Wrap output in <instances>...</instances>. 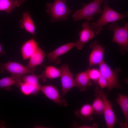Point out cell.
<instances>
[{
  "mask_svg": "<svg viewBox=\"0 0 128 128\" xmlns=\"http://www.w3.org/2000/svg\"><path fill=\"white\" fill-rule=\"evenodd\" d=\"M66 0H55L53 3L46 4V11L51 17V22L68 19L72 11L66 5Z\"/></svg>",
  "mask_w": 128,
  "mask_h": 128,
  "instance_id": "2",
  "label": "cell"
},
{
  "mask_svg": "<svg viewBox=\"0 0 128 128\" xmlns=\"http://www.w3.org/2000/svg\"><path fill=\"white\" fill-rule=\"evenodd\" d=\"M20 5L15 0H0V11L9 14Z\"/></svg>",
  "mask_w": 128,
  "mask_h": 128,
  "instance_id": "21",
  "label": "cell"
},
{
  "mask_svg": "<svg viewBox=\"0 0 128 128\" xmlns=\"http://www.w3.org/2000/svg\"><path fill=\"white\" fill-rule=\"evenodd\" d=\"M90 47L92 49L89 58V67L99 64L103 60L105 48L97 40L91 43Z\"/></svg>",
  "mask_w": 128,
  "mask_h": 128,
  "instance_id": "9",
  "label": "cell"
},
{
  "mask_svg": "<svg viewBox=\"0 0 128 128\" xmlns=\"http://www.w3.org/2000/svg\"><path fill=\"white\" fill-rule=\"evenodd\" d=\"M75 45V43L70 42L58 47L48 54L47 58L48 60L56 64L59 63L61 60L59 57L68 51Z\"/></svg>",
  "mask_w": 128,
  "mask_h": 128,
  "instance_id": "12",
  "label": "cell"
},
{
  "mask_svg": "<svg viewBox=\"0 0 128 128\" xmlns=\"http://www.w3.org/2000/svg\"><path fill=\"white\" fill-rule=\"evenodd\" d=\"M40 91L47 97L58 105L63 106H67L68 104L67 101L62 97L59 91L53 85H41Z\"/></svg>",
  "mask_w": 128,
  "mask_h": 128,
  "instance_id": "10",
  "label": "cell"
},
{
  "mask_svg": "<svg viewBox=\"0 0 128 128\" xmlns=\"http://www.w3.org/2000/svg\"><path fill=\"white\" fill-rule=\"evenodd\" d=\"M97 83L100 86L101 89H102L108 87V83L107 80L101 74L98 79Z\"/></svg>",
  "mask_w": 128,
  "mask_h": 128,
  "instance_id": "26",
  "label": "cell"
},
{
  "mask_svg": "<svg viewBox=\"0 0 128 128\" xmlns=\"http://www.w3.org/2000/svg\"><path fill=\"white\" fill-rule=\"evenodd\" d=\"M116 103L120 107L124 115L125 122L123 123H119L122 128H127L128 127V96L118 94L115 99Z\"/></svg>",
  "mask_w": 128,
  "mask_h": 128,
  "instance_id": "14",
  "label": "cell"
},
{
  "mask_svg": "<svg viewBox=\"0 0 128 128\" xmlns=\"http://www.w3.org/2000/svg\"><path fill=\"white\" fill-rule=\"evenodd\" d=\"M46 55L42 49L38 46L30 58V60L27 66L29 68H32L41 64Z\"/></svg>",
  "mask_w": 128,
  "mask_h": 128,
  "instance_id": "17",
  "label": "cell"
},
{
  "mask_svg": "<svg viewBox=\"0 0 128 128\" xmlns=\"http://www.w3.org/2000/svg\"><path fill=\"white\" fill-rule=\"evenodd\" d=\"M59 69L61 72V95L63 96L69 90L75 87V81L73 74L70 71L68 64H63Z\"/></svg>",
  "mask_w": 128,
  "mask_h": 128,
  "instance_id": "8",
  "label": "cell"
},
{
  "mask_svg": "<svg viewBox=\"0 0 128 128\" xmlns=\"http://www.w3.org/2000/svg\"><path fill=\"white\" fill-rule=\"evenodd\" d=\"M6 52L5 51L3 50L1 48V46L0 44V56L4 55Z\"/></svg>",
  "mask_w": 128,
  "mask_h": 128,
  "instance_id": "27",
  "label": "cell"
},
{
  "mask_svg": "<svg viewBox=\"0 0 128 128\" xmlns=\"http://www.w3.org/2000/svg\"><path fill=\"white\" fill-rule=\"evenodd\" d=\"M95 96H99L103 100L104 108L103 114L106 123L108 128H113L118 122V119L113 109V105L107 99V95L104 92L103 89L96 87L95 90Z\"/></svg>",
  "mask_w": 128,
  "mask_h": 128,
  "instance_id": "7",
  "label": "cell"
},
{
  "mask_svg": "<svg viewBox=\"0 0 128 128\" xmlns=\"http://www.w3.org/2000/svg\"><path fill=\"white\" fill-rule=\"evenodd\" d=\"M82 28V29L79 33V40L75 43V46L79 50L83 48L86 43L93 38L95 35L88 22H84Z\"/></svg>",
  "mask_w": 128,
  "mask_h": 128,
  "instance_id": "11",
  "label": "cell"
},
{
  "mask_svg": "<svg viewBox=\"0 0 128 128\" xmlns=\"http://www.w3.org/2000/svg\"><path fill=\"white\" fill-rule=\"evenodd\" d=\"M74 80L75 87H77L80 91H86L87 87L92 85L91 80L88 74L87 69L77 74Z\"/></svg>",
  "mask_w": 128,
  "mask_h": 128,
  "instance_id": "13",
  "label": "cell"
},
{
  "mask_svg": "<svg viewBox=\"0 0 128 128\" xmlns=\"http://www.w3.org/2000/svg\"><path fill=\"white\" fill-rule=\"evenodd\" d=\"M103 0H94L87 4H83V7L76 11L72 15L74 21L85 19L92 20L96 14L102 13L101 5Z\"/></svg>",
  "mask_w": 128,
  "mask_h": 128,
  "instance_id": "4",
  "label": "cell"
},
{
  "mask_svg": "<svg viewBox=\"0 0 128 128\" xmlns=\"http://www.w3.org/2000/svg\"><path fill=\"white\" fill-rule=\"evenodd\" d=\"M42 72L44 81H45L46 79H54L60 76L61 72L59 69L52 66L46 67L45 70Z\"/></svg>",
  "mask_w": 128,
  "mask_h": 128,
  "instance_id": "20",
  "label": "cell"
},
{
  "mask_svg": "<svg viewBox=\"0 0 128 128\" xmlns=\"http://www.w3.org/2000/svg\"><path fill=\"white\" fill-rule=\"evenodd\" d=\"M41 79L43 80V76L42 72L39 75L33 74L31 75L25 76L23 77L22 80L24 82L36 85L39 84L38 82Z\"/></svg>",
  "mask_w": 128,
  "mask_h": 128,
  "instance_id": "24",
  "label": "cell"
},
{
  "mask_svg": "<svg viewBox=\"0 0 128 128\" xmlns=\"http://www.w3.org/2000/svg\"><path fill=\"white\" fill-rule=\"evenodd\" d=\"M108 3L107 0L105 1L101 16L96 22H93L90 24L95 35L99 34L103 30V27L109 23L123 20L128 17V12L125 14L120 13L109 7Z\"/></svg>",
  "mask_w": 128,
  "mask_h": 128,
  "instance_id": "1",
  "label": "cell"
},
{
  "mask_svg": "<svg viewBox=\"0 0 128 128\" xmlns=\"http://www.w3.org/2000/svg\"><path fill=\"white\" fill-rule=\"evenodd\" d=\"M88 74L90 79L95 84H97V81L101 75L99 70L95 68L87 69Z\"/></svg>",
  "mask_w": 128,
  "mask_h": 128,
  "instance_id": "25",
  "label": "cell"
},
{
  "mask_svg": "<svg viewBox=\"0 0 128 128\" xmlns=\"http://www.w3.org/2000/svg\"><path fill=\"white\" fill-rule=\"evenodd\" d=\"M124 25L121 27L117 21L114 22L108 27V29L113 31V35L112 42L119 46L121 54L128 50V23L123 20Z\"/></svg>",
  "mask_w": 128,
  "mask_h": 128,
  "instance_id": "3",
  "label": "cell"
},
{
  "mask_svg": "<svg viewBox=\"0 0 128 128\" xmlns=\"http://www.w3.org/2000/svg\"><path fill=\"white\" fill-rule=\"evenodd\" d=\"M36 70L35 67L29 68L15 62L0 63V73H2L5 70L6 71L10 74L11 77L16 80L19 84L22 82L23 76L28 73L34 74Z\"/></svg>",
  "mask_w": 128,
  "mask_h": 128,
  "instance_id": "5",
  "label": "cell"
},
{
  "mask_svg": "<svg viewBox=\"0 0 128 128\" xmlns=\"http://www.w3.org/2000/svg\"><path fill=\"white\" fill-rule=\"evenodd\" d=\"M19 83L11 77H5L0 79V90L5 89L6 91H10V87L13 85L19 87Z\"/></svg>",
  "mask_w": 128,
  "mask_h": 128,
  "instance_id": "23",
  "label": "cell"
},
{
  "mask_svg": "<svg viewBox=\"0 0 128 128\" xmlns=\"http://www.w3.org/2000/svg\"><path fill=\"white\" fill-rule=\"evenodd\" d=\"M38 46L37 43L33 38L26 42L23 44L21 48L23 59L26 60L30 58Z\"/></svg>",
  "mask_w": 128,
  "mask_h": 128,
  "instance_id": "15",
  "label": "cell"
},
{
  "mask_svg": "<svg viewBox=\"0 0 128 128\" xmlns=\"http://www.w3.org/2000/svg\"><path fill=\"white\" fill-rule=\"evenodd\" d=\"M98 65L101 74L106 79L108 83L107 95V96L110 91L114 88L121 89L122 86L119 81V74L121 69L120 68H116L114 70H113L104 60Z\"/></svg>",
  "mask_w": 128,
  "mask_h": 128,
  "instance_id": "6",
  "label": "cell"
},
{
  "mask_svg": "<svg viewBox=\"0 0 128 128\" xmlns=\"http://www.w3.org/2000/svg\"><path fill=\"white\" fill-rule=\"evenodd\" d=\"M41 85H33L25 82H21L19 87L22 92L25 95H29L38 93L40 91Z\"/></svg>",
  "mask_w": 128,
  "mask_h": 128,
  "instance_id": "19",
  "label": "cell"
},
{
  "mask_svg": "<svg viewBox=\"0 0 128 128\" xmlns=\"http://www.w3.org/2000/svg\"><path fill=\"white\" fill-rule=\"evenodd\" d=\"M20 5L23 3L25 1V0H15Z\"/></svg>",
  "mask_w": 128,
  "mask_h": 128,
  "instance_id": "28",
  "label": "cell"
},
{
  "mask_svg": "<svg viewBox=\"0 0 128 128\" xmlns=\"http://www.w3.org/2000/svg\"><path fill=\"white\" fill-rule=\"evenodd\" d=\"M20 27L34 36L36 30L35 26L28 12L23 13L20 22Z\"/></svg>",
  "mask_w": 128,
  "mask_h": 128,
  "instance_id": "18",
  "label": "cell"
},
{
  "mask_svg": "<svg viewBox=\"0 0 128 128\" xmlns=\"http://www.w3.org/2000/svg\"><path fill=\"white\" fill-rule=\"evenodd\" d=\"M76 116L82 120H88L91 121L93 120V115L94 111L91 105L89 104H84L79 109L75 112Z\"/></svg>",
  "mask_w": 128,
  "mask_h": 128,
  "instance_id": "16",
  "label": "cell"
},
{
  "mask_svg": "<svg viewBox=\"0 0 128 128\" xmlns=\"http://www.w3.org/2000/svg\"><path fill=\"white\" fill-rule=\"evenodd\" d=\"M96 98L91 105L94 114L101 116L103 114L104 105V101L100 96H95Z\"/></svg>",
  "mask_w": 128,
  "mask_h": 128,
  "instance_id": "22",
  "label": "cell"
}]
</instances>
